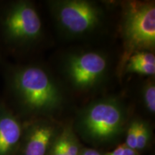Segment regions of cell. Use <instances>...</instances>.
<instances>
[{"instance_id":"277c9868","label":"cell","mask_w":155,"mask_h":155,"mask_svg":"<svg viewBox=\"0 0 155 155\" xmlns=\"http://www.w3.org/2000/svg\"><path fill=\"white\" fill-rule=\"evenodd\" d=\"M52 14L59 28L67 35L78 37L96 30L104 18L102 9L86 0H61L50 2Z\"/></svg>"},{"instance_id":"ac0fdd59","label":"cell","mask_w":155,"mask_h":155,"mask_svg":"<svg viewBox=\"0 0 155 155\" xmlns=\"http://www.w3.org/2000/svg\"><path fill=\"white\" fill-rule=\"evenodd\" d=\"M121 155H137V151L131 150V149L129 148V147H127L125 145L124 150Z\"/></svg>"},{"instance_id":"ba28073f","label":"cell","mask_w":155,"mask_h":155,"mask_svg":"<svg viewBox=\"0 0 155 155\" xmlns=\"http://www.w3.org/2000/svg\"><path fill=\"white\" fill-rule=\"evenodd\" d=\"M22 134L20 124L8 112L0 114V155H8L14 150Z\"/></svg>"},{"instance_id":"5bb4252c","label":"cell","mask_w":155,"mask_h":155,"mask_svg":"<svg viewBox=\"0 0 155 155\" xmlns=\"http://www.w3.org/2000/svg\"><path fill=\"white\" fill-rule=\"evenodd\" d=\"M139 120H134L131 122L130 125L127 129V138L125 145L131 150L137 151V128H138Z\"/></svg>"},{"instance_id":"e0dca14e","label":"cell","mask_w":155,"mask_h":155,"mask_svg":"<svg viewBox=\"0 0 155 155\" xmlns=\"http://www.w3.org/2000/svg\"><path fill=\"white\" fill-rule=\"evenodd\" d=\"M80 155H101L98 151L92 149H86L81 153Z\"/></svg>"},{"instance_id":"52a82bcc","label":"cell","mask_w":155,"mask_h":155,"mask_svg":"<svg viewBox=\"0 0 155 155\" xmlns=\"http://www.w3.org/2000/svg\"><path fill=\"white\" fill-rule=\"evenodd\" d=\"M56 127L47 120L37 121L31 127L25 143L24 155H45L53 141Z\"/></svg>"},{"instance_id":"7c38bea8","label":"cell","mask_w":155,"mask_h":155,"mask_svg":"<svg viewBox=\"0 0 155 155\" xmlns=\"http://www.w3.org/2000/svg\"><path fill=\"white\" fill-rule=\"evenodd\" d=\"M62 134L63 135L66 155H79L78 144L74 134L68 129H65Z\"/></svg>"},{"instance_id":"5b68a950","label":"cell","mask_w":155,"mask_h":155,"mask_svg":"<svg viewBox=\"0 0 155 155\" xmlns=\"http://www.w3.org/2000/svg\"><path fill=\"white\" fill-rule=\"evenodd\" d=\"M108 70V61L104 54L96 51L71 53L64 61L63 72L77 91L88 92L104 81Z\"/></svg>"},{"instance_id":"3957f363","label":"cell","mask_w":155,"mask_h":155,"mask_svg":"<svg viewBox=\"0 0 155 155\" xmlns=\"http://www.w3.org/2000/svg\"><path fill=\"white\" fill-rule=\"evenodd\" d=\"M121 28L125 48L124 64L131 54L137 52L152 53L155 47L154 2H129L126 4Z\"/></svg>"},{"instance_id":"8992f818","label":"cell","mask_w":155,"mask_h":155,"mask_svg":"<svg viewBox=\"0 0 155 155\" xmlns=\"http://www.w3.org/2000/svg\"><path fill=\"white\" fill-rule=\"evenodd\" d=\"M6 34L10 40L18 42H33L42 33L40 15L31 3L20 2L8 12L5 20Z\"/></svg>"},{"instance_id":"7a4b0ae2","label":"cell","mask_w":155,"mask_h":155,"mask_svg":"<svg viewBox=\"0 0 155 155\" xmlns=\"http://www.w3.org/2000/svg\"><path fill=\"white\" fill-rule=\"evenodd\" d=\"M127 109L119 99L113 97L96 100L79 112L81 130L89 139L103 141L119 134L126 119Z\"/></svg>"},{"instance_id":"4fadbf2b","label":"cell","mask_w":155,"mask_h":155,"mask_svg":"<svg viewBox=\"0 0 155 155\" xmlns=\"http://www.w3.org/2000/svg\"><path fill=\"white\" fill-rule=\"evenodd\" d=\"M127 73H137L139 75H154L155 73V65L154 64H129L124 65Z\"/></svg>"},{"instance_id":"9c48e42d","label":"cell","mask_w":155,"mask_h":155,"mask_svg":"<svg viewBox=\"0 0 155 155\" xmlns=\"http://www.w3.org/2000/svg\"><path fill=\"white\" fill-rule=\"evenodd\" d=\"M142 99L145 108L151 114L155 112V86L152 79L147 81L142 90Z\"/></svg>"},{"instance_id":"30bf717a","label":"cell","mask_w":155,"mask_h":155,"mask_svg":"<svg viewBox=\"0 0 155 155\" xmlns=\"http://www.w3.org/2000/svg\"><path fill=\"white\" fill-rule=\"evenodd\" d=\"M150 137V130L146 122L139 120L137 128V150H142L147 147Z\"/></svg>"},{"instance_id":"8fae6325","label":"cell","mask_w":155,"mask_h":155,"mask_svg":"<svg viewBox=\"0 0 155 155\" xmlns=\"http://www.w3.org/2000/svg\"><path fill=\"white\" fill-rule=\"evenodd\" d=\"M129 64H154L155 65V56L154 53L148 51H139L129 56L124 65Z\"/></svg>"},{"instance_id":"9a60e30c","label":"cell","mask_w":155,"mask_h":155,"mask_svg":"<svg viewBox=\"0 0 155 155\" xmlns=\"http://www.w3.org/2000/svg\"><path fill=\"white\" fill-rule=\"evenodd\" d=\"M51 155H66L64 146V138L63 134L55 139L53 145Z\"/></svg>"},{"instance_id":"2e32d148","label":"cell","mask_w":155,"mask_h":155,"mask_svg":"<svg viewBox=\"0 0 155 155\" xmlns=\"http://www.w3.org/2000/svg\"><path fill=\"white\" fill-rule=\"evenodd\" d=\"M125 144H121L119 147H117L112 152L108 153L106 155H121L122 152H123L124 150Z\"/></svg>"},{"instance_id":"6da1fadb","label":"cell","mask_w":155,"mask_h":155,"mask_svg":"<svg viewBox=\"0 0 155 155\" xmlns=\"http://www.w3.org/2000/svg\"><path fill=\"white\" fill-rule=\"evenodd\" d=\"M14 89L27 109L35 114L49 115L60 109L63 97L51 75L43 68H22L13 77Z\"/></svg>"}]
</instances>
